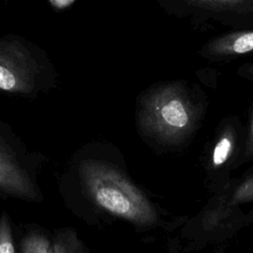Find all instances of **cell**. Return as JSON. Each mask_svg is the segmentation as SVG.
<instances>
[{
    "label": "cell",
    "instance_id": "8",
    "mask_svg": "<svg viewBox=\"0 0 253 253\" xmlns=\"http://www.w3.org/2000/svg\"><path fill=\"white\" fill-rule=\"evenodd\" d=\"M211 198L228 207H241L253 202V168L240 177L231 178L227 186L218 193L211 194Z\"/></svg>",
    "mask_w": 253,
    "mask_h": 253
},
{
    "label": "cell",
    "instance_id": "14",
    "mask_svg": "<svg viewBox=\"0 0 253 253\" xmlns=\"http://www.w3.org/2000/svg\"><path fill=\"white\" fill-rule=\"evenodd\" d=\"M48 1L53 7L57 9H64L70 6L74 2V0H48Z\"/></svg>",
    "mask_w": 253,
    "mask_h": 253
},
{
    "label": "cell",
    "instance_id": "10",
    "mask_svg": "<svg viewBox=\"0 0 253 253\" xmlns=\"http://www.w3.org/2000/svg\"><path fill=\"white\" fill-rule=\"evenodd\" d=\"M51 253H89L73 227L56 229L51 235Z\"/></svg>",
    "mask_w": 253,
    "mask_h": 253
},
{
    "label": "cell",
    "instance_id": "12",
    "mask_svg": "<svg viewBox=\"0 0 253 253\" xmlns=\"http://www.w3.org/2000/svg\"><path fill=\"white\" fill-rule=\"evenodd\" d=\"M246 142L242 159V165L253 162V103L247 110L246 122Z\"/></svg>",
    "mask_w": 253,
    "mask_h": 253
},
{
    "label": "cell",
    "instance_id": "9",
    "mask_svg": "<svg viewBox=\"0 0 253 253\" xmlns=\"http://www.w3.org/2000/svg\"><path fill=\"white\" fill-rule=\"evenodd\" d=\"M25 234L20 240V253H51V234L35 224L26 225Z\"/></svg>",
    "mask_w": 253,
    "mask_h": 253
},
{
    "label": "cell",
    "instance_id": "13",
    "mask_svg": "<svg viewBox=\"0 0 253 253\" xmlns=\"http://www.w3.org/2000/svg\"><path fill=\"white\" fill-rule=\"evenodd\" d=\"M236 73L239 77L253 82V61L238 66Z\"/></svg>",
    "mask_w": 253,
    "mask_h": 253
},
{
    "label": "cell",
    "instance_id": "1",
    "mask_svg": "<svg viewBox=\"0 0 253 253\" xmlns=\"http://www.w3.org/2000/svg\"><path fill=\"white\" fill-rule=\"evenodd\" d=\"M65 207L85 223H124L137 233H172L188 215L169 212L133 180L122 151L110 141H90L70 157L59 183Z\"/></svg>",
    "mask_w": 253,
    "mask_h": 253
},
{
    "label": "cell",
    "instance_id": "7",
    "mask_svg": "<svg viewBox=\"0 0 253 253\" xmlns=\"http://www.w3.org/2000/svg\"><path fill=\"white\" fill-rule=\"evenodd\" d=\"M253 53V31H242L216 38L205 44L200 55L209 61L219 62Z\"/></svg>",
    "mask_w": 253,
    "mask_h": 253
},
{
    "label": "cell",
    "instance_id": "3",
    "mask_svg": "<svg viewBox=\"0 0 253 253\" xmlns=\"http://www.w3.org/2000/svg\"><path fill=\"white\" fill-rule=\"evenodd\" d=\"M56 86V69L41 48L17 38H0V92L34 99Z\"/></svg>",
    "mask_w": 253,
    "mask_h": 253
},
{
    "label": "cell",
    "instance_id": "4",
    "mask_svg": "<svg viewBox=\"0 0 253 253\" xmlns=\"http://www.w3.org/2000/svg\"><path fill=\"white\" fill-rule=\"evenodd\" d=\"M46 160L40 151L28 148L11 126L0 121V198L42 202L39 176Z\"/></svg>",
    "mask_w": 253,
    "mask_h": 253
},
{
    "label": "cell",
    "instance_id": "17",
    "mask_svg": "<svg viewBox=\"0 0 253 253\" xmlns=\"http://www.w3.org/2000/svg\"><path fill=\"white\" fill-rule=\"evenodd\" d=\"M252 168H253V165H252Z\"/></svg>",
    "mask_w": 253,
    "mask_h": 253
},
{
    "label": "cell",
    "instance_id": "15",
    "mask_svg": "<svg viewBox=\"0 0 253 253\" xmlns=\"http://www.w3.org/2000/svg\"><path fill=\"white\" fill-rule=\"evenodd\" d=\"M204 2H215V3H225V4H234L239 3L242 0H200Z\"/></svg>",
    "mask_w": 253,
    "mask_h": 253
},
{
    "label": "cell",
    "instance_id": "5",
    "mask_svg": "<svg viewBox=\"0 0 253 253\" xmlns=\"http://www.w3.org/2000/svg\"><path fill=\"white\" fill-rule=\"evenodd\" d=\"M246 212L240 207H228L211 197L204 208L178 228L168 243L172 252H190L206 246H215L231 240L246 227Z\"/></svg>",
    "mask_w": 253,
    "mask_h": 253
},
{
    "label": "cell",
    "instance_id": "16",
    "mask_svg": "<svg viewBox=\"0 0 253 253\" xmlns=\"http://www.w3.org/2000/svg\"><path fill=\"white\" fill-rule=\"evenodd\" d=\"M246 223L247 226L253 224V207L246 212Z\"/></svg>",
    "mask_w": 253,
    "mask_h": 253
},
{
    "label": "cell",
    "instance_id": "2",
    "mask_svg": "<svg viewBox=\"0 0 253 253\" xmlns=\"http://www.w3.org/2000/svg\"><path fill=\"white\" fill-rule=\"evenodd\" d=\"M208 108L200 85L184 78L156 82L136 97L137 135L156 154L183 151L201 129Z\"/></svg>",
    "mask_w": 253,
    "mask_h": 253
},
{
    "label": "cell",
    "instance_id": "11",
    "mask_svg": "<svg viewBox=\"0 0 253 253\" xmlns=\"http://www.w3.org/2000/svg\"><path fill=\"white\" fill-rule=\"evenodd\" d=\"M16 251L11 218L9 213L3 211L0 215V253H14Z\"/></svg>",
    "mask_w": 253,
    "mask_h": 253
},
{
    "label": "cell",
    "instance_id": "6",
    "mask_svg": "<svg viewBox=\"0 0 253 253\" xmlns=\"http://www.w3.org/2000/svg\"><path fill=\"white\" fill-rule=\"evenodd\" d=\"M245 142L246 126L239 116H226L216 125L203 155L204 183L211 194L224 189L231 172L242 166Z\"/></svg>",
    "mask_w": 253,
    "mask_h": 253
}]
</instances>
